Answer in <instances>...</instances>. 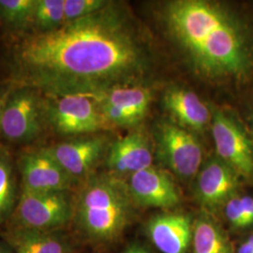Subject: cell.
I'll use <instances>...</instances> for the list:
<instances>
[{
  "mask_svg": "<svg viewBox=\"0 0 253 253\" xmlns=\"http://www.w3.org/2000/svg\"><path fill=\"white\" fill-rule=\"evenodd\" d=\"M143 54L112 2L50 32L20 34L9 52L10 80L42 94H101L140 72Z\"/></svg>",
  "mask_w": 253,
  "mask_h": 253,
  "instance_id": "cell-1",
  "label": "cell"
},
{
  "mask_svg": "<svg viewBox=\"0 0 253 253\" xmlns=\"http://www.w3.org/2000/svg\"><path fill=\"white\" fill-rule=\"evenodd\" d=\"M164 18L202 75L241 77L249 72L251 55L244 32L220 5L206 0H175L166 5Z\"/></svg>",
  "mask_w": 253,
  "mask_h": 253,
  "instance_id": "cell-2",
  "label": "cell"
},
{
  "mask_svg": "<svg viewBox=\"0 0 253 253\" xmlns=\"http://www.w3.org/2000/svg\"><path fill=\"white\" fill-rule=\"evenodd\" d=\"M54 160L78 183L92 174L106 149L102 136H86L47 147Z\"/></svg>",
  "mask_w": 253,
  "mask_h": 253,
  "instance_id": "cell-12",
  "label": "cell"
},
{
  "mask_svg": "<svg viewBox=\"0 0 253 253\" xmlns=\"http://www.w3.org/2000/svg\"><path fill=\"white\" fill-rule=\"evenodd\" d=\"M158 148L162 163L182 180H190L203 165V149L189 130L170 122L158 128Z\"/></svg>",
  "mask_w": 253,
  "mask_h": 253,
  "instance_id": "cell-7",
  "label": "cell"
},
{
  "mask_svg": "<svg viewBox=\"0 0 253 253\" xmlns=\"http://www.w3.org/2000/svg\"><path fill=\"white\" fill-rule=\"evenodd\" d=\"M36 0H0V21L9 30L27 33Z\"/></svg>",
  "mask_w": 253,
  "mask_h": 253,
  "instance_id": "cell-20",
  "label": "cell"
},
{
  "mask_svg": "<svg viewBox=\"0 0 253 253\" xmlns=\"http://www.w3.org/2000/svg\"><path fill=\"white\" fill-rule=\"evenodd\" d=\"M126 184L139 207L171 209L180 204V193L172 177L154 166L131 174Z\"/></svg>",
  "mask_w": 253,
  "mask_h": 253,
  "instance_id": "cell-11",
  "label": "cell"
},
{
  "mask_svg": "<svg viewBox=\"0 0 253 253\" xmlns=\"http://www.w3.org/2000/svg\"><path fill=\"white\" fill-rule=\"evenodd\" d=\"M235 253H253V246L250 244L246 239L237 247Z\"/></svg>",
  "mask_w": 253,
  "mask_h": 253,
  "instance_id": "cell-25",
  "label": "cell"
},
{
  "mask_svg": "<svg viewBox=\"0 0 253 253\" xmlns=\"http://www.w3.org/2000/svg\"><path fill=\"white\" fill-rule=\"evenodd\" d=\"M17 186L8 150L0 146V229L9 222L17 205Z\"/></svg>",
  "mask_w": 253,
  "mask_h": 253,
  "instance_id": "cell-19",
  "label": "cell"
},
{
  "mask_svg": "<svg viewBox=\"0 0 253 253\" xmlns=\"http://www.w3.org/2000/svg\"><path fill=\"white\" fill-rule=\"evenodd\" d=\"M15 253H74L72 242L62 231H40L9 227L2 234Z\"/></svg>",
  "mask_w": 253,
  "mask_h": 253,
  "instance_id": "cell-16",
  "label": "cell"
},
{
  "mask_svg": "<svg viewBox=\"0 0 253 253\" xmlns=\"http://www.w3.org/2000/svg\"><path fill=\"white\" fill-rule=\"evenodd\" d=\"M212 133L217 158L240 177H253V144L237 121L217 110L213 115Z\"/></svg>",
  "mask_w": 253,
  "mask_h": 253,
  "instance_id": "cell-8",
  "label": "cell"
},
{
  "mask_svg": "<svg viewBox=\"0 0 253 253\" xmlns=\"http://www.w3.org/2000/svg\"></svg>",
  "mask_w": 253,
  "mask_h": 253,
  "instance_id": "cell-29",
  "label": "cell"
},
{
  "mask_svg": "<svg viewBox=\"0 0 253 253\" xmlns=\"http://www.w3.org/2000/svg\"><path fill=\"white\" fill-rule=\"evenodd\" d=\"M48 126L43 96L27 86L10 89L2 113L0 135L11 143H30Z\"/></svg>",
  "mask_w": 253,
  "mask_h": 253,
  "instance_id": "cell-6",
  "label": "cell"
},
{
  "mask_svg": "<svg viewBox=\"0 0 253 253\" xmlns=\"http://www.w3.org/2000/svg\"><path fill=\"white\" fill-rule=\"evenodd\" d=\"M46 120L59 135L93 133L112 126L100 106V94H42Z\"/></svg>",
  "mask_w": 253,
  "mask_h": 253,
  "instance_id": "cell-4",
  "label": "cell"
},
{
  "mask_svg": "<svg viewBox=\"0 0 253 253\" xmlns=\"http://www.w3.org/2000/svg\"><path fill=\"white\" fill-rule=\"evenodd\" d=\"M22 190L47 192L70 191L78 183L64 170L47 147L21 154L18 160Z\"/></svg>",
  "mask_w": 253,
  "mask_h": 253,
  "instance_id": "cell-9",
  "label": "cell"
},
{
  "mask_svg": "<svg viewBox=\"0 0 253 253\" xmlns=\"http://www.w3.org/2000/svg\"><path fill=\"white\" fill-rule=\"evenodd\" d=\"M110 3L105 0H65L64 24L91 15L105 8Z\"/></svg>",
  "mask_w": 253,
  "mask_h": 253,
  "instance_id": "cell-22",
  "label": "cell"
},
{
  "mask_svg": "<svg viewBox=\"0 0 253 253\" xmlns=\"http://www.w3.org/2000/svg\"><path fill=\"white\" fill-rule=\"evenodd\" d=\"M74 202L70 191L22 190L9 227L40 231H62L73 221Z\"/></svg>",
  "mask_w": 253,
  "mask_h": 253,
  "instance_id": "cell-5",
  "label": "cell"
},
{
  "mask_svg": "<svg viewBox=\"0 0 253 253\" xmlns=\"http://www.w3.org/2000/svg\"><path fill=\"white\" fill-rule=\"evenodd\" d=\"M65 0H36L28 32L45 33L63 26Z\"/></svg>",
  "mask_w": 253,
  "mask_h": 253,
  "instance_id": "cell-21",
  "label": "cell"
},
{
  "mask_svg": "<svg viewBox=\"0 0 253 253\" xmlns=\"http://www.w3.org/2000/svg\"><path fill=\"white\" fill-rule=\"evenodd\" d=\"M165 109L183 126L194 130H203L209 122L210 114L207 105L192 91L172 87L163 98Z\"/></svg>",
  "mask_w": 253,
  "mask_h": 253,
  "instance_id": "cell-17",
  "label": "cell"
},
{
  "mask_svg": "<svg viewBox=\"0 0 253 253\" xmlns=\"http://www.w3.org/2000/svg\"><path fill=\"white\" fill-rule=\"evenodd\" d=\"M240 202L244 212L247 227L253 226V197L250 195H240Z\"/></svg>",
  "mask_w": 253,
  "mask_h": 253,
  "instance_id": "cell-24",
  "label": "cell"
},
{
  "mask_svg": "<svg viewBox=\"0 0 253 253\" xmlns=\"http://www.w3.org/2000/svg\"><path fill=\"white\" fill-rule=\"evenodd\" d=\"M106 163L109 173L123 178L153 166V155L145 136L132 132L110 146Z\"/></svg>",
  "mask_w": 253,
  "mask_h": 253,
  "instance_id": "cell-15",
  "label": "cell"
},
{
  "mask_svg": "<svg viewBox=\"0 0 253 253\" xmlns=\"http://www.w3.org/2000/svg\"><path fill=\"white\" fill-rule=\"evenodd\" d=\"M123 253H150L145 247L141 246L140 244H132L129 246L128 248H126L125 252Z\"/></svg>",
  "mask_w": 253,
  "mask_h": 253,
  "instance_id": "cell-26",
  "label": "cell"
},
{
  "mask_svg": "<svg viewBox=\"0 0 253 253\" xmlns=\"http://www.w3.org/2000/svg\"><path fill=\"white\" fill-rule=\"evenodd\" d=\"M135 206L123 178L109 172L92 173L74 202L72 222L87 242L114 244L131 224Z\"/></svg>",
  "mask_w": 253,
  "mask_h": 253,
  "instance_id": "cell-3",
  "label": "cell"
},
{
  "mask_svg": "<svg viewBox=\"0 0 253 253\" xmlns=\"http://www.w3.org/2000/svg\"><path fill=\"white\" fill-rule=\"evenodd\" d=\"M240 176L217 157L202 165L196 175L194 193L203 210L209 213L223 208L228 200L237 194Z\"/></svg>",
  "mask_w": 253,
  "mask_h": 253,
  "instance_id": "cell-10",
  "label": "cell"
},
{
  "mask_svg": "<svg viewBox=\"0 0 253 253\" xmlns=\"http://www.w3.org/2000/svg\"><path fill=\"white\" fill-rule=\"evenodd\" d=\"M0 253H15L13 249L5 240H0Z\"/></svg>",
  "mask_w": 253,
  "mask_h": 253,
  "instance_id": "cell-28",
  "label": "cell"
},
{
  "mask_svg": "<svg viewBox=\"0 0 253 253\" xmlns=\"http://www.w3.org/2000/svg\"><path fill=\"white\" fill-rule=\"evenodd\" d=\"M10 89H7V90H3L0 89V124H1V118H2V113L4 110V106L5 103L7 101V98L9 96V93Z\"/></svg>",
  "mask_w": 253,
  "mask_h": 253,
  "instance_id": "cell-27",
  "label": "cell"
},
{
  "mask_svg": "<svg viewBox=\"0 0 253 253\" xmlns=\"http://www.w3.org/2000/svg\"><path fill=\"white\" fill-rule=\"evenodd\" d=\"M101 111L111 126H131L145 117L151 93L141 86H116L101 93Z\"/></svg>",
  "mask_w": 253,
  "mask_h": 253,
  "instance_id": "cell-14",
  "label": "cell"
},
{
  "mask_svg": "<svg viewBox=\"0 0 253 253\" xmlns=\"http://www.w3.org/2000/svg\"><path fill=\"white\" fill-rule=\"evenodd\" d=\"M194 219L183 212H165L151 217L145 234L163 253H188L191 248Z\"/></svg>",
  "mask_w": 253,
  "mask_h": 253,
  "instance_id": "cell-13",
  "label": "cell"
},
{
  "mask_svg": "<svg viewBox=\"0 0 253 253\" xmlns=\"http://www.w3.org/2000/svg\"><path fill=\"white\" fill-rule=\"evenodd\" d=\"M223 210L227 221L232 228L236 230H244L248 228L240 202V195H238V193L227 201Z\"/></svg>",
  "mask_w": 253,
  "mask_h": 253,
  "instance_id": "cell-23",
  "label": "cell"
},
{
  "mask_svg": "<svg viewBox=\"0 0 253 253\" xmlns=\"http://www.w3.org/2000/svg\"><path fill=\"white\" fill-rule=\"evenodd\" d=\"M191 253H235L224 229L206 210L194 219Z\"/></svg>",
  "mask_w": 253,
  "mask_h": 253,
  "instance_id": "cell-18",
  "label": "cell"
}]
</instances>
